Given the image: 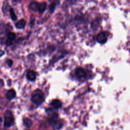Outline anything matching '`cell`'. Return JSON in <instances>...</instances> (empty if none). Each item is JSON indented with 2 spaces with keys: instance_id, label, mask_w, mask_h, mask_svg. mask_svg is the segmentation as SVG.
I'll list each match as a JSON object with an SVG mask.
<instances>
[{
  "instance_id": "cell-1",
  "label": "cell",
  "mask_w": 130,
  "mask_h": 130,
  "mask_svg": "<svg viewBox=\"0 0 130 130\" xmlns=\"http://www.w3.org/2000/svg\"><path fill=\"white\" fill-rule=\"evenodd\" d=\"M45 98L43 92L40 89L36 90L32 93L31 100L36 105H40L44 101Z\"/></svg>"
},
{
  "instance_id": "cell-2",
  "label": "cell",
  "mask_w": 130,
  "mask_h": 130,
  "mask_svg": "<svg viewBox=\"0 0 130 130\" xmlns=\"http://www.w3.org/2000/svg\"><path fill=\"white\" fill-rule=\"evenodd\" d=\"M14 118L12 113L10 111H7L5 114L4 125L6 127L10 126L13 123Z\"/></svg>"
},
{
  "instance_id": "cell-3",
  "label": "cell",
  "mask_w": 130,
  "mask_h": 130,
  "mask_svg": "<svg viewBox=\"0 0 130 130\" xmlns=\"http://www.w3.org/2000/svg\"><path fill=\"white\" fill-rule=\"evenodd\" d=\"M97 41L99 43H102V44H104L106 42L107 40V36L105 32H100L96 37Z\"/></svg>"
},
{
  "instance_id": "cell-4",
  "label": "cell",
  "mask_w": 130,
  "mask_h": 130,
  "mask_svg": "<svg viewBox=\"0 0 130 130\" xmlns=\"http://www.w3.org/2000/svg\"><path fill=\"white\" fill-rule=\"evenodd\" d=\"M75 75L78 78H82L86 76V72L82 68H77L75 71Z\"/></svg>"
},
{
  "instance_id": "cell-5",
  "label": "cell",
  "mask_w": 130,
  "mask_h": 130,
  "mask_svg": "<svg viewBox=\"0 0 130 130\" xmlns=\"http://www.w3.org/2000/svg\"><path fill=\"white\" fill-rule=\"evenodd\" d=\"M26 77H27V79L30 81H35L36 79V75L35 72L33 71H28L27 73Z\"/></svg>"
},
{
  "instance_id": "cell-6",
  "label": "cell",
  "mask_w": 130,
  "mask_h": 130,
  "mask_svg": "<svg viewBox=\"0 0 130 130\" xmlns=\"http://www.w3.org/2000/svg\"><path fill=\"white\" fill-rule=\"evenodd\" d=\"M15 95H16V92L13 89L9 90L6 93V98L9 100L14 99Z\"/></svg>"
},
{
  "instance_id": "cell-7",
  "label": "cell",
  "mask_w": 130,
  "mask_h": 130,
  "mask_svg": "<svg viewBox=\"0 0 130 130\" xmlns=\"http://www.w3.org/2000/svg\"><path fill=\"white\" fill-rule=\"evenodd\" d=\"M40 3L37 2H32L29 5V8L33 11H37L39 10Z\"/></svg>"
},
{
  "instance_id": "cell-8",
  "label": "cell",
  "mask_w": 130,
  "mask_h": 130,
  "mask_svg": "<svg viewBox=\"0 0 130 130\" xmlns=\"http://www.w3.org/2000/svg\"><path fill=\"white\" fill-rule=\"evenodd\" d=\"M46 111L48 115L52 119H54V118H56L57 117V113H56L52 109L48 108L47 109Z\"/></svg>"
},
{
  "instance_id": "cell-9",
  "label": "cell",
  "mask_w": 130,
  "mask_h": 130,
  "mask_svg": "<svg viewBox=\"0 0 130 130\" xmlns=\"http://www.w3.org/2000/svg\"><path fill=\"white\" fill-rule=\"evenodd\" d=\"M61 102L55 99L52 101L51 105L55 108V109H59L61 107Z\"/></svg>"
},
{
  "instance_id": "cell-10",
  "label": "cell",
  "mask_w": 130,
  "mask_h": 130,
  "mask_svg": "<svg viewBox=\"0 0 130 130\" xmlns=\"http://www.w3.org/2000/svg\"><path fill=\"white\" fill-rule=\"evenodd\" d=\"M26 24V21L24 19H21L19 20L16 24L15 26L19 29H21L23 28Z\"/></svg>"
},
{
  "instance_id": "cell-11",
  "label": "cell",
  "mask_w": 130,
  "mask_h": 130,
  "mask_svg": "<svg viewBox=\"0 0 130 130\" xmlns=\"http://www.w3.org/2000/svg\"><path fill=\"white\" fill-rule=\"evenodd\" d=\"M47 7V4L45 2H42L40 3L39 5V8L38 11L40 14H42L44 12L45 10L46 9Z\"/></svg>"
},
{
  "instance_id": "cell-12",
  "label": "cell",
  "mask_w": 130,
  "mask_h": 130,
  "mask_svg": "<svg viewBox=\"0 0 130 130\" xmlns=\"http://www.w3.org/2000/svg\"><path fill=\"white\" fill-rule=\"evenodd\" d=\"M61 126L62 124L60 122L56 120H53L52 122V127L54 130H57L59 129Z\"/></svg>"
},
{
  "instance_id": "cell-13",
  "label": "cell",
  "mask_w": 130,
  "mask_h": 130,
  "mask_svg": "<svg viewBox=\"0 0 130 130\" xmlns=\"http://www.w3.org/2000/svg\"><path fill=\"white\" fill-rule=\"evenodd\" d=\"M23 123H24V125L26 127H28V128L30 127L32 125V121L28 118H25L23 119Z\"/></svg>"
},
{
  "instance_id": "cell-14",
  "label": "cell",
  "mask_w": 130,
  "mask_h": 130,
  "mask_svg": "<svg viewBox=\"0 0 130 130\" xmlns=\"http://www.w3.org/2000/svg\"><path fill=\"white\" fill-rule=\"evenodd\" d=\"M10 17H11V19L13 21L16 20L17 19V16L16 15L13 8H11L10 9Z\"/></svg>"
},
{
  "instance_id": "cell-15",
  "label": "cell",
  "mask_w": 130,
  "mask_h": 130,
  "mask_svg": "<svg viewBox=\"0 0 130 130\" xmlns=\"http://www.w3.org/2000/svg\"><path fill=\"white\" fill-rule=\"evenodd\" d=\"M15 34L14 32H10L8 34V39L12 41L15 38Z\"/></svg>"
},
{
  "instance_id": "cell-16",
  "label": "cell",
  "mask_w": 130,
  "mask_h": 130,
  "mask_svg": "<svg viewBox=\"0 0 130 130\" xmlns=\"http://www.w3.org/2000/svg\"><path fill=\"white\" fill-rule=\"evenodd\" d=\"M49 8V10H50V12L52 13L54 11V10L55 8V4L54 3H52L51 5H50Z\"/></svg>"
},
{
  "instance_id": "cell-17",
  "label": "cell",
  "mask_w": 130,
  "mask_h": 130,
  "mask_svg": "<svg viewBox=\"0 0 130 130\" xmlns=\"http://www.w3.org/2000/svg\"><path fill=\"white\" fill-rule=\"evenodd\" d=\"M7 62V64H8V65L9 67H11L12 65L13 64V61H12V60H11V59L8 60Z\"/></svg>"
},
{
  "instance_id": "cell-18",
  "label": "cell",
  "mask_w": 130,
  "mask_h": 130,
  "mask_svg": "<svg viewBox=\"0 0 130 130\" xmlns=\"http://www.w3.org/2000/svg\"><path fill=\"white\" fill-rule=\"evenodd\" d=\"M12 44V41H11V40H9V39H8L7 40V41H6V44L7 45H11Z\"/></svg>"
},
{
  "instance_id": "cell-19",
  "label": "cell",
  "mask_w": 130,
  "mask_h": 130,
  "mask_svg": "<svg viewBox=\"0 0 130 130\" xmlns=\"http://www.w3.org/2000/svg\"><path fill=\"white\" fill-rule=\"evenodd\" d=\"M2 118L0 117V125L2 124Z\"/></svg>"
},
{
  "instance_id": "cell-20",
  "label": "cell",
  "mask_w": 130,
  "mask_h": 130,
  "mask_svg": "<svg viewBox=\"0 0 130 130\" xmlns=\"http://www.w3.org/2000/svg\"><path fill=\"white\" fill-rule=\"evenodd\" d=\"M14 1H15V2H17V1H20V0H14Z\"/></svg>"
}]
</instances>
